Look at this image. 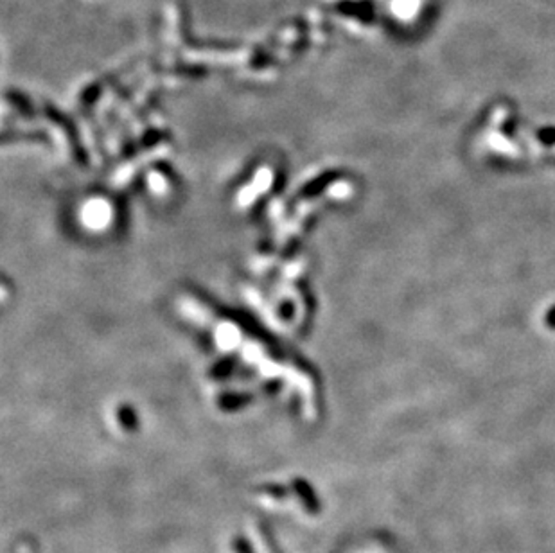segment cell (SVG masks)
<instances>
[{
	"label": "cell",
	"instance_id": "1",
	"mask_svg": "<svg viewBox=\"0 0 555 553\" xmlns=\"http://www.w3.org/2000/svg\"><path fill=\"white\" fill-rule=\"evenodd\" d=\"M299 491H300L299 492L300 498L304 496V500H306V508L311 512V514H314V512L320 510V507H318V500H314V496L311 494V491L307 488L306 484H302V485L299 484Z\"/></svg>",
	"mask_w": 555,
	"mask_h": 553
}]
</instances>
